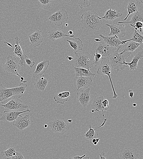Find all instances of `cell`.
Segmentation results:
<instances>
[{
    "label": "cell",
    "instance_id": "27",
    "mask_svg": "<svg viewBox=\"0 0 143 159\" xmlns=\"http://www.w3.org/2000/svg\"><path fill=\"white\" fill-rule=\"evenodd\" d=\"M137 21L143 22V14L142 12L137 10L133 15L131 19L129 21L123 22L118 21V24L129 23L130 25L133 27L135 23Z\"/></svg>",
    "mask_w": 143,
    "mask_h": 159
},
{
    "label": "cell",
    "instance_id": "13",
    "mask_svg": "<svg viewBox=\"0 0 143 159\" xmlns=\"http://www.w3.org/2000/svg\"><path fill=\"white\" fill-rule=\"evenodd\" d=\"M143 44H141L134 52V56L131 61L129 63L126 62L124 61L123 63L128 65L130 70L136 69L138 66V61L143 56Z\"/></svg>",
    "mask_w": 143,
    "mask_h": 159
},
{
    "label": "cell",
    "instance_id": "6",
    "mask_svg": "<svg viewBox=\"0 0 143 159\" xmlns=\"http://www.w3.org/2000/svg\"><path fill=\"white\" fill-rule=\"evenodd\" d=\"M20 67L16 59L11 55H8L6 58L5 63L3 66L4 72L9 74H15L22 78L19 74Z\"/></svg>",
    "mask_w": 143,
    "mask_h": 159
},
{
    "label": "cell",
    "instance_id": "46",
    "mask_svg": "<svg viewBox=\"0 0 143 159\" xmlns=\"http://www.w3.org/2000/svg\"><path fill=\"white\" fill-rule=\"evenodd\" d=\"M95 142H96V139L94 138L92 139L91 142V144H93Z\"/></svg>",
    "mask_w": 143,
    "mask_h": 159
},
{
    "label": "cell",
    "instance_id": "30",
    "mask_svg": "<svg viewBox=\"0 0 143 159\" xmlns=\"http://www.w3.org/2000/svg\"><path fill=\"white\" fill-rule=\"evenodd\" d=\"M66 41L69 43L70 46L73 48L74 53L82 50L83 44L79 38H76L71 40L67 39Z\"/></svg>",
    "mask_w": 143,
    "mask_h": 159
},
{
    "label": "cell",
    "instance_id": "43",
    "mask_svg": "<svg viewBox=\"0 0 143 159\" xmlns=\"http://www.w3.org/2000/svg\"><path fill=\"white\" fill-rule=\"evenodd\" d=\"M99 155L100 156V159H106V157H105V153L104 151H102V152L101 153L99 154Z\"/></svg>",
    "mask_w": 143,
    "mask_h": 159
},
{
    "label": "cell",
    "instance_id": "51",
    "mask_svg": "<svg viewBox=\"0 0 143 159\" xmlns=\"http://www.w3.org/2000/svg\"><path fill=\"white\" fill-rule=\"evenodd\" d=\"M67 122H69L71 123L72 122V120H71V119L68 120H67Z\"/></svg>",
    "mask_w": 143,
    "mask_h": 159
},
{
    "label": "cell",
    "instance_id": "38",
    "mask_svg": "<svg viewBox=\"0 0 143 159\" xmlns=\"http://www.w3.org/2000/svg\"><path fill=\"white\" fill-rule=\"evenodd\" d=\"M143 27V22L141 21H137L133 27L134 28L135 30H139L140 32L142 31V28Z\"/></svg>",
    "mask_w": 143,
    "mask_h": 159
},
{
    "label": "cell",
    "instance_id": "48",
    "mask_svg": "<svg viewBox=\"0 0 143 159\" xmlns=\"http://www.w3.org/2000/svg\"><path fill=\"white\" fill-rule=\"evenodd\" d=\"M73 33V31L70 30L68 32V34H70V35H72Z\"/></svg>",
    "mask_w": 143,
    "mask_h": 159
},
{
    "label": "cell",
    "instance_id": "26",
    "mask_svg": "<svg viewBox=\"0 0 143 159\" xmlns=\"http://www.w3.org/2000/svg\"><path fill=\"white\" fill-rule=\"evenodd\" d=\"M122 13L121 12L112 10L111 8L107 10L105 13L104 15L102 17H99L100 19H104L106 20H113L121 17Z\"/></svg>",
    "mask_w": 143,
    "mask_h": 159
},
{
    "label": "cell",
    "instance_id": "42",
    "mask_svg": "<svg viewBox=\"0 0 143 159\" xmlns=\"http://www.w3.org/2000/svg\"><path fill=\"white\" fill-rule=\"evenodd\" d=\"M86 154H84L81 156H78L77 154L75 153L71 158L72 159H82L83 158H85Z\"/></svg>",
    "mask_w": 143,
    "mask_h": 159
},
{
    "label": "cell",
    "instance_id": "31",
    "mask_svg": "<svg viewBox=\"0 0 143 159\" xmlns=\"http://www.w3.org/2000/svg\"><path fill=\"white\" fill-rule=\"evenodd\" d=\"M70 95L69 91H63L57 93L54 97V99L57 103L63 104L67 101Z\"/></svg>",
    "mask_w": 143,
    "mask_h": 159
},
{
    "label": "cell",
    "instance_id": "39",
    "mask_svg": "<svg viewBox=\"0 0 143 159\" xmlns=\"http://www.w3.org/2000/svg\"><path fill=\"white\" fill-rule=\"evenodd\" d=\"M109 102L106 99H103L102 102V108L104 112L109 108Z\"/></svg>",
    "mask_w": 143,
    "mask_h": 159
},
{
    "label": "cell",
    "instance_id": "45",
    "mask_svg": "<svg viewBox=\"0 0 143 159\" xmlns=\"http://www.w3.org/2000/svg\"><path fill=\"white\" fill-rule=\"evenodd\" d=\"M66 59H68L69 61H71L73 59V57L69 56H66Z\"/></svg>",
    "mask_w": 143,
    "mask_h": 159
},
{
    "label": "cell",
    "instance_id": "52",
    "mask_svg": "<svg viewBox=\"0 0 143 159\" xmlns=\"http://www.w3.org/2000/svg\"><path fill=\"white\" fill-rule=\"evenodd\" d=\"M137 105V104H136V103H133V106H134V107H135Z\"/></svg>",
    "mask_w": 143,
    "mask_h": 159
},
{
    "label": "cell",
    "instance_id": "49",
    "mask_svg": "<svg viewBox=\"0 0 143 159\" xmlns=\"http://www.w3.org/2000/svg\"><path fill=\"white\" fill-rule=\"evenodd\" d=\"M102 39H95V41H100Z\"/></svg>",
    "mask_w": 143,
    "mask_h": 159
},
{
    "label": "cell",
    "instance_id": "33",
    "mask_svg": "<svg viewBox=\"0 0 143 159\" xmlns=\"http://www.w3.org/2000/svg\"><path fill=\"white\" fill-rule=\"evenodd\" d=\"M15 149L13 145H11L6 150L2 151L0 153V155L2 157L5 159H12L14 153L16 152Z\"/></svg>",
    "mask_w": 143,
    "mask_h": 159
},
{
    "label": "cell",
    "instance_id": "44",
    "mask_svg": "<svg viewBox=\"0 0 143 159\" xmlns=\"http://www.w3.org/2000/svg\"><path fill=\"white\" fill-rule=\"evenodd\" d=\"M128 93H129V96H130V97L131 98H132L133 97L134 94V92H133V91L132 90H129L128 91Z\"/></svg>",
    "mask_w": 143,
    "mask_h": 159
},
{
    "label": "cell",
    "instance_id": "23",
    "mask_svg": "<svg viewBox=\"0 0 143 159\" xmlns=\"http://www.w3.org/2000/svg\"><path fill=\"white\" fill-rule=\"evenodd\" d=\"M103 99L104 97L103 95H96L93 98L91 106L93 109L91 111L93 113L97 111L100 113V111H101L104 117V111L102 108V102Z\"/></svg>",
    "mask_w": 143,
    "mask_h": 159
},
{
    "label": "cell",
    "instance_id": "8",
    "mask_svg": "<svg viewBox=\"0 0 143 159\" xmlns=\"http://www.w3.org/2000/svg\"><path fill=\"white\" fill-rule=\"evenodd\" d=\"M111 68V67L108 59L106 58H102L99 65L96 73L98 75H106L108 76L113 93L112 98L115 99L118 97V95L115 92L110 76Z\"/></svg>",
    "mask_w": 143,
    "mask_h": 159
},
{
    "label": "cell",
    "instance_id": "17",
    "mask_svg": "<svg viewBox=\"0 0 143 159\" xmlns=\"http://www.w3.org/2000/svg\"><path fill=\"white\" fill-rule=\"evenodd\" d=\"M106 25L110 28V32L108 35H113L117 36L118 38H123L126 35L124 26L121 24H106Z\"/></svg>",
    "mask_w": 143,
    "mask_h": 159
},
{
    "label": "cell",
    "instance_id": "20",
    "mask_svg": "<svg viewBox=\"0 0 143 159\" xmlns=\"http://www.w3.org/2000/svg\"><path fill=\"white\" fill-rule=\"evenodd\" d=\"M49 63V61L48 60H44L39 63L33 73L32 76L36 78L43 75L47 70Z\"/></svg>",
    "mask_w": 143,
    "mask_h": 159
},
{
    "label": "cell",
    "instance_id": "37",
    "mask_svg": "<svg viewBox=\"0 0 143 159\" xmlns=\"http://www.w3.org/2000/svg\"><path fill=\"white\" fill-rule=\"evenodd\" d=\"M78 4L81 9L91 6L89 0H80L78 2Z\"/></svg>",
    "mask_w": 143,
    "mask_h": 159
},
{
    "label": "cell",
    "instance_id": "47",
    "mask_svg": "<svg viewBox=\"0 0 143 159\" xmlns=\"http://www.w3.org/2000/svg\"><path fill=\"white\" fill-rule=\"evenodd\" d=\"M4 43H6L8 46H10L12 47H13V46L11 45V44L7 42H5Z\"/></svg>",
    "mask_w": 143,
    "mask_h": 159
},
{
    "label": "cell",
    "instance_id": "56",
    "mask_svg": "<svg viewBox=\"0 0 143 159\" xmlns=\"http://www.w3.org/2000/svg\"><path fill=\"white\" fill-rule=\"evenodd\" d=\"M68 25V24H65V26H67Z\"/></svg>",
    "mask_w": 143,
    "mask_h": 159
},
{
    "label": "cell",
    "instance_id": "12",
    "mask_svg": "<svg viewBox=\"0 0 143 159\" xmlns=\"http://www.w3.org/2000/svg\"><path fill=\"white\" fill-rule=\"evenodd\" d=\"M14 39L15 43V49L13 53L15 56L20 58L19 64L21 66H25L26 63L25 59L27 57L24 54V50L22 48V46L20 45V39L18 37H15L14 38Z\"/></svg>",
    "mask_w": 143,
    "mask_h": 159
},
{
    "label": "cell",
    "instance_id": "21",
    "mask_svg": "<svg viewBox=\"0 0 143 159\" xmlns=\"http://www.w3.org/2000/svg\"><path fill=\"white\" fill-rule=\"evenodd\" d=\"M48 80L46 75H42L36 77L34 87L37 90L44 91L48 83Z\"/></svg>",
    "mask_w": 143,
    "mask_h": 159
},
{
    "label": "cell",
    "instance_id": "19",
    "mask_svg": "<svg viewBox=\"0 0 143 159\" xmlns=\"http://www.w3.org/2000/svg\"><path fill=\"white\" fill-rule=\"evenodd\" d=\"M90 88L82 89L77 94V101L79 102L84 107H86L89 104L91 99Z\"/></svg>",
    "mask_w": 143,
    "mask_h": 159
},
{
    "label": "cell",
    "instance_id": "25",
    "mask_svg": "<svg viewBox=\"0 0 143 159\" xmlns=\"http://www.w3.org/2000/svg\"><path fill=\"white\" fill-rule=\"evenodd\" d=\"M141 7V2L138 0H129L126 8L128 10V14L124 19L125 20L131 14L134 13Z\"/></svg>",
    "mask_w": 143,
    "mask_h": 159
},
{
    "label": "cell",
    "instance_id": "14",
    "mask_svg": "<svg viewBox=\"0 0 143 159\" xmlns=\"http://www.w3.org/2000/svg\"><path fill=\"white\" fill-rule=\"evenodd\" d=\"M99 36L102 38L103 41L111 47L115 48L122 47V45H123L128 42V39L121 41L116 36H105L102 34L99 35Z\"/></svg>",
    "mask_w": 143,
    "mask_h": 159
},
{
    "label": "cell",
    "instance_id": "2",
    "mask_svg": "<svg viewBox=\"0 0 143 159\" xmlns=\"http://www.w3.org/2000/svg\"><path fill=\"white\" fill-rule=\"evenodd\" d=\"M24 82L20 83L19 86L12 88H7L2 84L0 85V102H5L9 98L15 97L18 98L22 97L27 85Z\"/></svg>",
    "mask_w": 143,
    "mask_h": 159
},
{
    "label": "cell",
    "instance_id": "7",
    "mask_svg": "<svg viewBox=\"0 0 143 159\" xmlns=\"http://www.w3.org/2000/svg\"><path fill=\"white\" fill-rule=\"evenodd\" d=\"M49 124L52 131L56 133L64 134L69 129V126L67 121L61 117H57L52 120Z\"/></svg>",
    "mask_w": 143,
    "mask_h": 159
},
{
    "label": "cell",
    "instance_id": "4",
    "mask_svg": "<svg viewBox=\"0 0 143 159\" xmlns=\"http://www.w3.org/2000/svg\"><path fill=\"white\" fill-rule=\"evenodd\" d=\"M74 53V67L90 69L94 65V58L88 52H76Z\"/></svg>",
    "mask_w": 143,
    "mask_h": 159
},
{
    "label": "cell",
    "instance_id": "54",
    "mask_svg": "<svg viewBox=\"0 0 143 159\" xmlns=\"http://www.w3.org/2000/svg\"><path fill=\"white\" fill-rule=\"evenodd\" d=\"M44 126L45 128H46L47 127V125H46V124H45V125H44Z\"/></svg>",
    "mask_w": 143,
    "mask_h": 159
},
{
    "label": "cell",
    "instance_id": "3",
    "mask_svg": "<svg viewBox=\"0 0 143 159\" xmlns=\"http://www.w3.org/2000/svg\"><path fill=\"white\" fill-rule=\"evenodd\" d=\"M120 48L115 50L107 59L112 68L117 70H122L128 66V65L122 64L127 57L131 54L132 52H125L123 53H118Z\"/></svg>",
    "mask_w": 143,
    "mask_h": 159
},
{
    "label": "cell",
    "instance_id": "41",
    "mask_svg": "<svg viewBox=\"0 0 143 159\" xmlns=\"http://www.w3.org/2000/svg\"><path fill=\"white\" fill-rule=\"evenodd\" d=\"M25 61L27 65L30 66L31 68H32L35 65V62L29 58L27 57L25 58Z\"/></svg>",
    "mask_w": 143,
    "mask_h": 159
},
{
    "label": "cell",
    "instance_id": "29",
    "mask_svg": "<svg viewBox=\"0 0 143 159\" xmlns=\"http://www.w3.org/2000/svg\"><path fill=\"white\" fill-rule=\"evenodd\" d=\"M107 121V119H104V121L102 124L98 128L93 129L91 128V125H89V129L84 134L85 138L90 140V142H91V140L93 138H96L98 135V133L95 132V130L97 129L104 126Z\"/></svg>",
    "mask_w": 143,
    "mask_h": 159
},
{
    "label": "cell",
    "instance_id": "1",
    "mask_svg": "<svg viewBox=\"0 0 143 159\" xmlns=\"http://www.w3.org/2000/svg\"><path fill=\"white\" fill-rule=\"evenodd\" d=\"M83 29L88 31H98L102 24V19L99 18L97 13L93 11H86L81 16Z\"/></svg>",
    "mask_w": 143,
    "mask_h": 159
},
{
    "label": "cell",
    "instance_id": "55",
    "mask_svg": "<svg viewBox=\"0 0 143 159\" xmlns=\"http://www.w3.org/2000/svg\"><path fill=\"white\" fill-rule=\"evenodd\" d=\"M141 2L143 3V0H140Z\"/></svg>",
    "mask_w": 143,
    "mask_h": 159
},
{
    "label": "cell",
    "instance_id": "22",
    "mask_svg": "<svg viewBox=\"0 0 143 159\" xmlns=\"http://www.w3.org/2000/svg\"><path fill=\"white\" fill-rule=\"evenodd\" d=\"M28 37L30 41V44L34 47L38 46L42 43L44 39L42 33L38 29Z\"/></svg>",
    "mask_w": 143,
    "mask_h": 159
},
{
    "label": "cell",
    "instance_id": "10",
    "mask_svg": "<svg viewBox=\"0 0 143 159\" xmlns=\"http://www.w3.org/2000/svg\"><path fill=\"white\" fill-rule=\"evenodd\" d=\"M69 15L65 9H61L49 17V22L56 26L61 25L63 23L68 20Z\"/></svg>",
    "mask_w": 143,
    "mask_h": 159
},
{
    "label": "cell",
    "instance_id": "35",
    "mask_svg": "<svg viewBox=\"0 0 143 159\" xmlns=\"http://www.w3.org/2000/svg\"><path fill=\"white\" fill-rule=\"evenodd\" d=\"M93 54L95 57V58L93 59V65L95 66H97L99 65L101 63L102 59V55L98 53L97 50H95Z\"/></svg>",
    "mask_w": 143,
    "mask_h": 159
},
{
    "label": "cell",
    "instance_id": "36",
    "mask_svg": "<svg viewBox=\"0 0 143 159\" xmlns=\"http://www.w3.org/2000/svg\"><path fill=\"white\" fill-rule=\"evenodd\" d=\"M41 4V7L44 9H49L51 6L52 0H38Z\"/></svg>",
    "mask_w": 143,
    "mask_h": 159
},
{
    "label": "cell",
    "instance_id": "40",
    "mask_svg": "<svg viewBox=\"0 0 143 159\" xmlns=\"http://www.w3.org/2000/svg\"><path fill=\"white\" fill-rule=\"evenodd\" d=\"M12 159H24V158L20 153L15 152L13 154Z\"/></svg>",
    "mask_w": 143,
    "mask_h": 159
},
{
    "label": "cell",
    "instance_id": "34",
    "mask_svg": "<svg viewBox=\"0 0 143 159\" xmlns=\"http://www.w3.org/2000/svg\"><path fill=\"white\" fill-rule=\"evenodd\" d=\"M128 41H131L136 43L143 44V39L142 35L135 30L131 39H128Z\"/></svg>",
    "mask_w": 143,
    "mask_h": 159
},
{
    "label": "cell",
    "instance_id": "28",
    "mask_svg": "<svg viewBox=\"0 0 143 159\" xmlns=\"http://www.w3.org/2000/svg\"><path fill=\"white\" fill-rule=\"evenodd\" d=\"M74 69L76 77L86 76L91 78L95 75V73L91 72L89 69L76 67H74Z\"/></svg>",
    "mask_w": 143,
    "mask_h": 159
},
{
    "label": "cell",
    "instance_id": "32",
    "mask_svg": "<svg viewBox=\"0 0 143 159\" xmlns=\"http://www.w3.org/2000/svg\"><path fill=\"white\" fill-rule=\"evenodd\" d=\"M141 44L131 41L127 42L122 46L123 49L121 52L123 53L126 51L133 52Z\"/></svg>",
    "mask_w": 143,
    "mask_h": 159
},
{
    "label": "cell",
    "instance_id": "53",
    "mask_svg": "<svg viewBox=\"0 0 143 159\" xmlns=\"http://www.w3.org/2000/svg\"><path fill=\"white\" fill-rule=\"evenodd\" d=\"M98 142H95L93 144L94 145H96L97 144Z\"/></svg>",
    "mask_w": 143,
    "mask_h": 159
},
{
    "label": "cell",
    "instance_id": "16",
    "mask_svg": "<svg viewBox=\"0 0 143 159\" xmlns=\"http://www.w3.org/2000/svg\"><path fill=\"white\" fill-rule=\"evenodd\" d=\"M119 156L122 159H138L140 157L138 150L133 149L129 147H125L122 150Z\"/></svg>",
    "mask_w": 143,
    "mask_h": 159
},
{
    "label": "cell",
    "instance_id": "24",
    "mask_svg": "<svg viewBox=\"0 0 143 159\" xmlns=\"http://www.w3.org/2000/svg\"><path fill=\"white\" fill-rule=\"evenodd\" d=\"M77 90L80 88H87L92 84L91 78L86 76H76Z\"/></svg>",
    "mask_w": 143,
    "mask_h": 159
},
{
    "label": "cell",
    "instance_id": "15",
    "mask_svg": "<svg viewBox=\"0 0 143 159\" xmlns=\"http://www.w3.org/2000/svg\"><path fill=\"white\" fill-rule=\"evenodd\" d=\"M27 112L30 113L31 110L29 109L22 111L5 110L0 114V121H13L17 118L20 114Z\"/></svg>",
    "mask_w": 143,
    "mask_h": 159
},
{
    "label": "cell",
    "instance_id": "5",
    "mask_svg": "<svg viewBox=\"0 0 143 159\" xmlns=\"http://www.w3.org/2000/svg\"><path fill=\"white\" fill-rule=\"evenodd\" d=\"M121 47H120L115 48L111 47L101 39L100 41H95L92 48L93 53L95 50H97L98 53L102 55V58L107 59L114 50Z\"/></svg>",
    "mask_w": 143,
    "mask_h": 159
},
{
    "label": "cell",
    "instance_id": "9",
    "mask_svg": "<svg viewBox=\"0 0 143 159\" xmlns=\"http://www.w3.org/2000/svg\"><path fill=\"white\" fill-rule=\"evenodd\" d=\"M5 104L2 105L6 111H22L28 109V105L24 104L19 98L12 97Z\"/></svg>",
    "mask_w": 143,
    "mask_h": 159
},
{
    "label": "cell",
    "instance_id": "50",
    "mask_svg": "<svg viewBox=\"0 0 143 159\" xmlns=\"http://www.w3.org/2000/svg\"><path fill=\"white\" fill-rule=\"evenodd\" d=\"M100 138H98L96 139V142H98V141H99V140L100 139Z\"/></svg>",
    "mask_w": 143,
    "mask_h": 159
},
{
    "label": "cell",
    "instance_id": "18",
    "mask_svg": "<svg viewBox=\"0 0 143 159\" xmlns=\"http://www.w3.org/2000/svg\"><path fill=\"white\" fill-rule=\"evenodd\" d=\"M67 36L73 37L74 36V35H67L65 32L61 29L54 28L48 31L47 37L53 41L55 40L63 39L64 37Z\"/></svg>",
    "mask_w": 143,
    "mask_h": 159
},
{
    "label": "cell",
    "instance_id": "11",
    "mask_svg": "<svg viewBox=\"0 0 143 159\" xmlns=\"http://www.w3.org/2000/svg\"><path fill=\"white\" fill-rule=\"evenodd\" d=\"M32 117L29 115L22 116L19 115L17 118L13 121V125L21 130L27 128L33 122Z\"/></svg>",
    "mask_w": 143,
    "mask_h": 159
}]
</instances>
